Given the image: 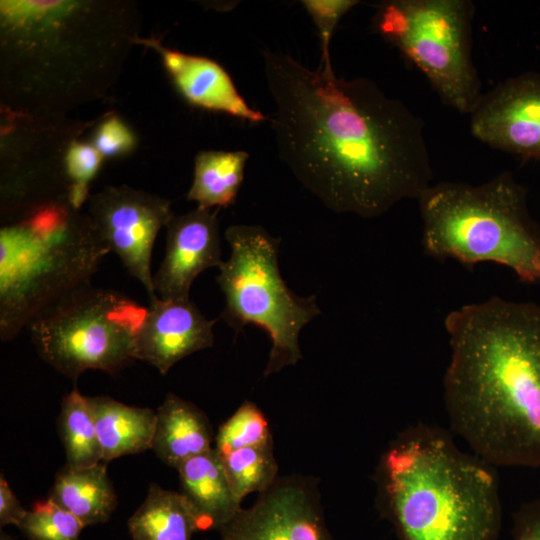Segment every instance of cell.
<instances>
[{"label": "cell", "mask_w": 540, "mask_h": 540, "mask_svg": "<svg viewBox=\"0 0 540 540\" xmlns=\"http://www.w3.org/2000/svg\"><path fill=\"white\" fill-rule=\"evenodd\" d=\"M279 158L328 209L375 218L432 184L424 124L372 80L263 52Z\"/></svg>", "instance_id": "cell-1"}, {"label": "cell", "mask_w": 540, "mask_h": 540, "mask_svg": "<svg viewBox=\"0 0 540 540\" xmlns=\"http://www.w3.org/2000/svg\"><path fill=\"white\" fill-rule=\"evenodd\" d=\"M450 425L485 462L540 467V304L492 296L444 319Z\"/></svg>", "instance_id": "cell-2"}, {"label": "cell", "mask_w": 540, "mask_h": 540, "mask_svg": "<svg viewBox=\"0 0 540 540\" xmlns=\"http://www.w3.org/2000/svg\"><path fill=\"white\" fill-rule=\"evenodd\" d=\"M379 511L397 540H497L502 507L490 464L424 424L401 432L377 470Z\"/></svg>", "instance_id": "cell-3"}, {"label": "cell", "mask_w": 540, "mask_h": 540, "mask_svg": "<svg viewBox=\"0 0 540 540\" xmlns=\"http://www.w3.org/2000/svg\"><path fill=\"white\" fill-rule=\"evenodd\" d=\"M70 200L29 209L0 228V338L7 342L45 308L90 284L110 249Z\"/></svg>", "instance_id": "cell-4"}, {"label": "cell", "mask_w": 540, "mask_h": 540, "mask_svg": "<svg viewBox=\"0 0 540 540\" xmlns=\"http://www.w3.org/2000/svg\"><path fill=\"white\" fill-rule=\"evenodd\" d=\"M421 246L439 262L504 266L524 283L540 285V227L527 208V190L503 172L480 185L432 184L418 198Z\"/></svg>", "instance_id": "cell-5"}, {"label": "cell", "mask_w": 540, "mask_h": 540, "mask_svg": "<svg viewBox=\"0 0 540 540\" xmlns=\"http://www.w3.org/2000/svg\"><path fill=\"white\" fill-rule=\"evenodd\" d=\"M231 254L216 277L225 296L221 318L235 331L248 324L263 329L272 346L264 377L302 359L299 334L321 311L316 295H296L279 268L280 238L259 225H232L225 231Z\"/></svg>", "instance_id": "cell-6"}, {"label": "cell", "mask_w": 540, "mask_h": 540, "mask_svg": "<svg viewBox=\"0 0 540 540\" xmlns=\"http://www.w3.org/2000/svg\"><path fill=\"white\" fill-rule=\"evenodd\" d=\"M146 312L121 292L87 284L45 308L27 328L41 358L75 380L89 369L116 374L135 360Z\"/></svg>", "instance_id": "cell-7"}, {"label": "cell", "mask_w": 540, "mask_h": 540, "mask_svg": "<svg viewBox=\"0 0 540 540\" xmlns=\"http://www.w3.org/2000/svg\"><path fill=\"white\" fill-rule=\"evenodd\" d=\"M473 14L467 0H391L378 5L373 18L381 36L462 114H470L482 96L471 53Z\"/></svg>", "instance_id": "cell-8"}, {"label": "cell", "mask_w": 540, "mask_h": 540, "mask_svg": "<svg viewBox=\"0 0 540 540\" xmlns=\"http://www.w3.org/2000/svg\"><path fill=\"white\" fill-rule=\"evenodd\" d=\"M90 217L110 252L145 288L149 301L157 295L151 271L157 235L174 216L171 202L128 187H109L91 198Z\"/></svg>", "instance_id": "cell-9"}, {"label": "cell", "mask_w": 540, "mask_h": 540, "mask_svg": "<svg viewBox=\"0 0 540 540\" xmlns=\"http://www.w3.org/2000/svg\"><path fill=\"white\" fill-rule=\"evenodd\" d=\"M219 532L220 540H334L316 482L301 475L278 477Z\"/></svg>", "instance_id": "cell-10"}, {"label": "cell", "mask_w": 540, "mask_h": 540, "mask_svg": "<svg viewBox=\"0 0 540 540\" xmlns=\"http://www.w3.org/2000/svg\"><path fill=\"white\" fill-rule=\"evenodd\" d=\"M479 141L524 158H540V75L508 78L482 94L470 112Z\"/></svg>", "instance_id": "cell-11"}, {"label": "cell", "mask_w": 540, "mask_h": 540, "mask_svg": "<svg viewBox=\"0 0 540 540\" xmlns=\"http://www.w3.org/2000/svg\"><path fill=\"white\" fill-rule=\"evenodd\" d=\"M166 228L164 258L153 275L154 291L163 300H188L196 277L223 263L219 222L210 209L198 207L174 215Z\"/></svg>", "instance_id": "cell-12"}, {"label": "cell", "mask_w": 540, "mask_h": 540, "mask_svg": "<svg viewBox=\"0 0 540 540\" xmlns=\"http://www.w3.org/2000/svg\"><path fill=\"white\" fill-rule=\"evenodd\" d=\"M216 320L207 319L197 305L188 300L149 301L138 332L135 359L155 367L160 374L185 357L212 347Z\"/></svg>", "instance_id": "cell-13"}, {"label": "cell", "mask_w": 540, "mask_h": 540, "mask_svg": "<svg viewBox=\"0 0 540 540\" xmlns=\"http://www.w3.org/2000/svg\"><path fill=\"white\" fill-rule=\"evenodd\" d=\"M144 42L161 54L174 83L190 103L250 122L265 120L261 112L248 105L229 74L215 61L163 48L155 40Z\"/></svg>", "instance_id": "cell-14"}, {"label": "cell", "mask_w": 540, "mask_h": 540, "mask_svg": "<svg viewBox=\"0 0 540 540\" xmlns=\"http://www.w3.org/2000/svg\"><path fill=\"white\" fill-rule=\"evenodd\" d=\"M176 470L180 492L195 512L199 531L219 530L242 508L214 447L186 460Z\"/></svg>", "instance_id": "cell-15"}, {"label": "cell", "mask_w": 540, "mask_h": 540, "mask_svg": "<svg viewBox=\"0 0 540 540\" xmlns=\"http://www.w3.org/2000/svg\"><path fill=\"white\" fill-rule=\"evenodd\" d=\"M215 440L207 416L192 402L168 393L156 411L151 449L177 469L186 460L212 449Z\"/></svg>", "instance_id": "cell-16"}, {"label": "cell", "mask_w": 540, "mask_h": 540, "mask_svg": "<svg viewBox=\"0 0 540 540\" xmlns=\"http://www.w3.org/2000/svg\"><path fill=\"white\" fill-rule=\"evenodd\" d=\"M94 417L102 461L151 449L156 412L124 404L109 396L88 397Z\"/></svg>", "instance_id": "cell-17"}, {"label": "cell", "mask_w": 540, "mask_h": 540, "mask_svg": "<svg viewBox=\"0 0 540 540\" xmlns=\"http://www.w3.org/2000/svg\"><path fill=\"white\" fill-rule=\"evenodd\" d=\"M49 498L85 526L107 522L117 507V496L106 465L65 466L56 475Z\"/></svg>", "instance_id": "cell-18"}, {"label": "cell", "mask_w": 540, "mask_h": 540, "mask_svg": "<svg viewBox=\"0 0 540 540\" xmlns=\"http://www.w3.org/2000/svg\"><path fill=\"white\" fill-rule=\"evenodd\" d=\"M127 525L131 540H192L199 531L195 512L183 494L158 484L149 486Z\"/></svg>", "instance_id": "cell-19"}, {"label": "cell", "mask_w": 540, "mask_h": 540, "mask_svg": "<svg viewBox=\"0 0 540 540\" xmlns=\"http://www.w3.org/2000/svg\"><path fill=\"white\" fill-rule=\"evenodd\" d=\"M245 151H201L195 157L194 177L188 200L198 207H228L233 204L244 178L248 160Z\"/></svg>", "instance_id": "cell-20"}, {"label": "cell", "mask_w": 540, "mask_h": 540, "mask_svg": "<svg viewBox=\"0 0 540 540\" xmlns=\"http://www.w3.org/2000/svg\"><path fill=\"white\" fill-rule=\"evenodd\" d=\"M59 431L66 454V466L83 468L102 462V452L88 397L77 389L62 400Z\"/></svg>", "instance_id": "cell-21"}, {"label": "cell", "mask_w": 540, "mask_h": 540, "mask_svg": "<svg viewBox=\"0 0 540 540\" xmlns=\"http://www.w3.org/2000/svg\"><path fill=\"white\" fill-rule=\"evenodd\" d=\"M231 488L242 502L253 492H264L278 479L273 441L220 455Z\"/></svg>", "instance_id": "cell-22"}, {"label": "cell", "mask_w": 540, "mask_h": 540, "mask_svg": "<svg viewBox=\"0 0 540 540\" xmlns=\"http://www.w3.org/2000/svg\"><path fill=\"white\" fill-rule=\"evenodd\" d=\"M214 441V448L220 455H225L241 448L272 442V435L261 409L246 400L219 426Z\"/></svg>", "instance_id": "cell-23"}, {"label": "cell", "mask_w": 540, "mask_h": 540, "mask_svg": "<svg viewBox=\"0 0 540 540\" xmlns=\"http://www.w3.org/2000/svg\"><path fill=\"white\" fill-rule=\"evenodd\" d=\"M86 526L48 498L36 502L18 527L30 540H78Z\"/></svg>", "instance_id": "cell-24"}, {"label": "cell", "mask_w": 540, "mask_h": 540, "mask_svg": "<svg viewBox=\"0 0 540 540\" xmlns=\"http://www.w3.org/2000/svg\"><path fill=\"white\" fill-rule=\"evenodd\" d=\"M102 155L91 145L73 143L67 153L66 167L70 185L68 197L71 204L79 209L88 194L89 182L97 173Z\"/></svg>", "instance_id": "cell-25"}, {"label": "cell", "mask_w": 540, "mask_h": 540, "mask_svg": "<svg viewBox=\"0 0 540 540\" xmlns=\"http://www.w3.org/2000/svg\"><path fill=\"white\" fill-rule=\"evenodd\" d=\"M358 1L355 0H304L302 4L318 28L322 48V66L333 69L330 57V41L339 20Z\"/></svg>", "instance_id": "cell-26"}, {"label": "cell", "mask_w": 540, "mask_h": 540, "mask_svg": "<svg viewBox=\"0 0 540 540\" xmlns=\"http://www.w3.org/2000/svg\"><path fill=\"white\" fill-rule=\"evenodd\" d=\"M94 143L101 155L116 156L131 150L134 137L119 118L112 116L100 124Z\"/></svg>", "instance_id": "cell-27"}, {"label": "cell", "mask_w": 540, "mask_h": 540, "mask_svg": "<svg viewBox=\"0 0 540 540\" xmlns=\"http://www.w3.org/2000/svg\"><path fill=\"white\" fill-rule=\"evenodd\" d=\"M513 540H540V500L524 504L515 513Z\"/></svg>", "instance_id": "cell-28"}, {"label": "cell", "mask_w": 540, "mask_h": 540, "mask_svg": "<svg viewBox=\"0 0 540 540\" xmlns=\"http://www.w3.org/2000/svg\"><path fill=\"white\" fill-rule=\"evenodd\" d=\"M17 499L14 492L11 490L6 479L1 475L0 478V524L15 525L19 527L27 514Z\"/></svg>", "instance_id": "cell-29"}, {"label": "cell", "mask_w": 540, "mask_h": 540, "mask_svg": "<svg viewBox=\"0 0 540 540\" xmlns=\"http://www.w3.org/2000/svg\"><path fill=\"white\" fill-rule=\"evenodd\" d=\"M0 540H15L6 534H1Z\"/></svg>", "instance_id": "cell-30"}]
</instances>
